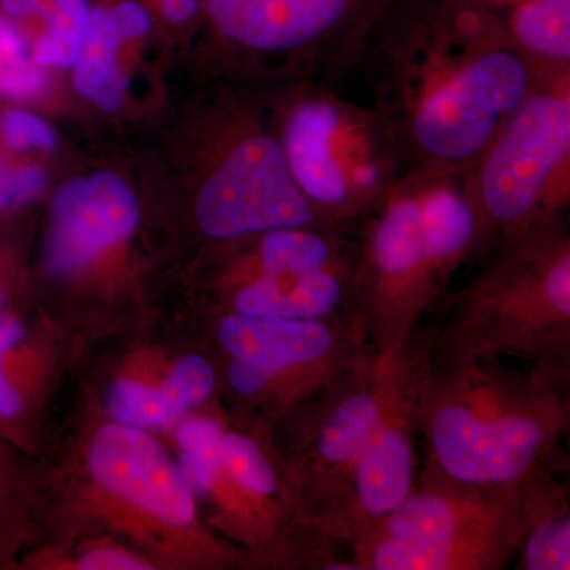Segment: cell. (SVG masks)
<instances>
[{
    "mask_svg": "<svg viewBox=\"0 0 570 570\" xmlns=\"http://www.w3.org/2000/svg\"><path fill=\"white\" fill-rule=\"evenodd\" d=\"M482 2V0H480ZM505 36L540 71L570 69V0H491Z\"/></svg>",
    "mask_w": 570,
    "mask_h": 570,
    "instance_id": "2e32d148",
    "label": "cell"
},
{
    "mask_svg": "<svg viewBox=\"0 0 570 570\" xmlns=\"http://www.w3.org/2000/svg\"><path fill=\"white\" fill-rule=\"evenodd\" d=\"M7 306V292L6 288L0 285V317H2L3 309Z\"/></svg>",
    "mask_w": 570,
    "mask_h": 570,
    "instance_id": "1f68e13d",
    "label": "cell"
},
{
    "mask_svg": "<svg viewBox=\"0 0 570 570\" xmlns=\"http://www.w3.org/2000/svg\"><path fill=\"white\" fill-rule=\"evenodd\" d=\"M482 2H491V0H482Z\"/></svg>",
    "mask_w": 570,
    "mask_h": 570,
    "instance_id": "d6a6232c",
    "label": "cell"
},
{
    "mask_svg": "<svg viewBox=\"0 0 570 570\" xmlns=\"http://www.w3.org/2000/svg\"><path fill=\"white\" fill-rule=\"evenodd\" d=\"M110 9L119 40L141 39V37L151 31V13L138 0H122V2L116 3Z\"/></svg>",
    "mask_w": 570,
    "mask_h": 570,
    "instance_id": "83f0119b",
    "label": "cell"
},
{
    "mask_svg": "<svg viewBox=\"0 0 570 570\" xmlns=\"http://www.w3.org/2000/svg\"><path fill=\"white\" fill-rule=\"evenodd\" d=\"M428 466L464 485L523 489L546 475L569 425L562 365L510 371L499 355L438 344L415 356Z\"/></svg>",
    "mask_w": 570,
    "mask_h": 570,
    "instance_id": "7a4b0ae2",
    "label": "cell"
},
{
    "mask_svg": "<svg viewBox=\"0 0 570 570\" xmlns=\"http://www.w3.org/2000/svg\"><path fill=\"white\" fill-rule=\"evenodd\" d=\"M0 140L10 151H52L58 145L50 124L20 108H10L0 116Z\"/></svg>",
    "mask_w": 570,
    "mask_h": 570,
    "instance_id": "603a6c76",
    "label": "cell"
},
{
    "mask_svg": "<svg viewBox=\"0 0 570 570\" xmlns=\"http://www.w3.org/2000/svg\"><path fill=\"white\" fill-rule=\"evenodd\" d=\"M137 195L122 176L99 171L63 184L52 202L45 265L70 276L129 238L140 223Z\"/></svg>",
    "mask_w": 570,
    "mask_h": 570,
    "instance_id": "4fadbf2b",
    "label": "cell"
},
{
    "mask_svg": "<svg viewBox=\"0 0 570 570\" xmlns=\"http://www.w3.org/2000/svg\"><path fill=\"white\" fill-rule=\"evenodd\" d=\"M107 407L118 422L135 428H165L189 411L168 382L160 389L135 381L116 382L108 392Z\"/></svg>",
    "mask_w": 570,
    "mask_h": 570,
    "instance_id": "ffe728a7",
    "label": "cell"
},
{
    "mask_svg": "<svg viewBox=\"0 0 570 570\" xmlns=\"http://www.w3.org/2000/svg\"><path fill=\"white\" fill-rule=\"evenodd\" d=\"M366 336L356 314L291 321L235 313L217 326V340L232 358L268 367L275 379L288 371L354 365L366 356Z\"/></svg>",
    "mask_w": 570,
    "mask_h": 570,
    "instance_id": "5bb4252c",
    "label": "cell"
},
{
    "mask_svg": "<svg viewBox=\"0 0 570 570\" xmlns=\"http://www.w3.org/2000/svg\"><path fill=\"white\" fill-rule=\"evenodd\" d=\"M483 230L501 242L564 214L570 202V69L546 71L463 174Z\"/></svg>",
    "mask_w": 570,
    "mask_h": 570,
    "instance_id": "52a82bcc",
    "label": "cell"
},
{
    "mask_svg": "<svg viewBox=\"0 0 570 570\" xmlns=\"http://www.w3.org/2000/svg\"><path fill=\"white\" fill-rule=\"evenodd\" d=\"M223 472L239 489L249 491L254 497L269 498L279 490L275 468L253 439L245 434H224Z\"/></svg>",
    "mask_w": 570,
    "mask_h": 570,
    "instance_id": "44dd1931",
    "label": "cell"
},
{
    "mask_svg": "<svg viewBox=\"0 0 570 570\" xmlns=\"http://www.w3.org/2000/svg\"><path fill=\"white\" fill-rule=\"evenodd\" d=\"M224 430L212 419H193L178 431L184 450L181 468L200 478L217 482L223 474Z\"/></svg>",
    "mask_w": 570,
    "mask_h": 570,
    "instance_id": "7402d4cb",
    "label": "cell"
},
{
    "mask_svg": "<svg viewBox=\"0 0 570 570\" xmlns=\"http://www.w3.org/2000/svg\"><path fill=\"white\" fill-rule=\"evenodd\" d=\"M395 0H202L220 43L268 62L285 81L335 86L358 70L366 41Z\"/></svg>",
    "mask_w": 570,
    "mask_h": 570,
    "instance_id": "ba28073f",
    "label": "cell"
},
{
    "mask_svg": "<svg viewBox=\"0 0 570 570\" xmlns=\"http://www.w3.org/2000/svg\"><path fill=\"white\" fill-rule=\"evenodd\" d=\"M41 0H0V14L13 21L32 20L39 14Z\"/></svg>",
    "mask_w": 570,
    "mask_h": 570,
    "instance_id": "4dcf8cb0",
    "label": "cell"
},
{
    "mask_svg": "<svg viewBox=\"0 0 570 570\" xmlns=\"http://www.w3.org/2000/svg\"><path fill=\"white\" fill-rule=\"evenodd\" d=\"M275 124L292 179L317 220L354 232L407 174L387 121L373 105L322 81H285Z\"/></svg>",
    "mask_w": 570,
    "mask_h": 570,
    "instance_id": "277c9868",
    "label": "cell"
},
{
    "mask_svg": "<svg viewBox=\"0 0 570 570\" xmlns=\"http://www.w3.org/2000/svg\"><path fill=\"white\" fill-rule=\"evenodd\" d=\"M257 118L253 108H238L195 197V220L216 242L324 225L292 179L276 124Z\"/></svg>",
    "mask_w": 570,
    "mask_h": 570,
    "instance_id": "9c48e42d",
    "label": "cell"
},
{
    "mask_svg": "<svg viewBox=\"0 0 570 570\" xmlns=\"http://www.w3.org/2000/svg\"><path fill=\"white\" fill-rule=\"evenodd\" d=\"M404 348L367 355L321 396L311 436V520L322 538H336L360 453L387 407Z\"/></svg>",
    "mask_w": 570,
    "mask_h": 570,
    "instance_id": "8fae6325",
    "label": "cell"
},
{
    "mask_svg": "<svg viewBox=\"0 0 570 570\" xmlns=\"http://www.w3.org/2000/svg\"><path fill=\"white\" fill-rule=\"evenodd\" d=\"M355 253L321 228H277L261 234L255 253L257 273L236 291V313L291 321L356 314Z\"/></svg>",
    "mask_w": 570,
    "mask_h": 570,
    "instance_id": "30bf717a",
    "label": "cell"
},
{
    "mask_svg": "<svg viewBox=\"0 0 570 570\" xmlns=\"http://www.w3.org/2000/svg\"><path fill=\"white\" fill-rule=\"evenodd\" d=\"M156 6L171 24H189L204 17L202 0H156Z\"/></svg>",
    "mask_w": 570,
    "mask_h": 570,
    "instance_id": "f546056e",
    "label": "cell"
},
{
    "mask_svg": "<svg viewBox=\"0 0 570 570\" xmlns=\"http://www.w3.org/2000/svg\"><path fill=\"white\" fill-rule=\"evenodd\" d=\"M167 382L179 400L190 409L212 396L216 377L208 360L204 356L189 355L176 363Z\"/></svg>",
    "mask_w": 570,
    "mask_h": 570,
    "instance_id": "484cf974",
    "label": "cell"
},
{
    "mask_svg": "<svg viewBox=\"0 0 570 570\" xmlns=\"http://www.w3.org/2000/svg\"><path fill=\"white\" fill-rule=\"evenodd\" d=\"M94 479L165 523L189 527L195 520L193 491L159 442L135 426H104L89 450Z\"/></svg>",
    "mask_w": 570,
    "mask_h": 570,
    "instance_id": "9a60e30c",
    "label": "cell"
},
{
    "mask_svg": "<svg viewBox=\"0 0 570 570\" xmlns=\"http://www.w3.org/2000/svg\"><path fill=\"white\" fill-rule=\"evenodd\" d=\"M24 337V326L17 317H0V358L14 344L20 343ZM24 407V400L20 393L10 387L9 382L3 377L2 366H0V419L11 420L18 417Z\"/></svg>",
    "mask_w": 570,
    "mask_h": 570,
    "instance_id": "4316f807",
    "label": "cell"
},
{
    "mask_svg": "<svg viewBox=\"0 0 570 570\" xmlns=\"http://www.w3.org/2000/svg\"><path fill=\"white\" fill-rule=\"evenodd\" d=\"M523 489L464 485L426 466L411 497L355 540V569L504 568L524 531Z\"/></svg>",
    "mask_w": 570,
    "mask_h": 570,
    "instance_id": "8992f818",
    "label": "cell"
},
{
    "mask_svg": "<svg viewBox=\"0 0 570 570\" xmlns=\"http://www.w3.org/2000/svg\"><path fill=\"white\" fill-rule=\"evenodd\" d=\"M47 78L31 50L0 51V96L28 100L43 92Z\"/></svg>",
    "mask_w": 570,
    "mask_h": 570,
    "instance_id": "cb8c5ba5",
    "label": "cell"
},
{
    "mask_svg": "<svg viewBox=\"0 0 570 570\" xmlns=\"http://www.w3.org/2000/svg\"><path fill=\"white\" fill-rule=\"evenodd\" d=\"M417 426V366L404 348L387 407L356 461L335 540L355 542L411 497Z\"/></svg>",
    "mask_w": 570,
    "mask_h": 570,
    "instance_id": "7c38bea8",
    "label": "cell"
},
{
    "mask_svg": "<svg viewBox=\"0 0 570 570\" xmlns=\"http://www.w3.org/2000/svg\"><path fill=\"white\" fill-rule=\"evenodd\" d=\"M47 184L48 176L39 165H14L0 157V214L32 204Z\"/></svg>",
    "mask_w": 570,
    "mask_h": 570,
    "instance_id": "d4e9b609",
    "label": "cell"
},
{
    "mask_svg": "<svg viewBox=\"0 0 570 570\" xmlns=\"http://www.w3.org/2000/svg\"><path fill=\"white\" fill-rule=\"evenodd\" d=\"M358 69L407 174L422 176L466 174L546 73L480 0H395Z\"/></svg>",
    "mask_w": 570,
    "mask_h": 570,
    "instance_id": "6da1fadb",
    "label": "cell"
},
{
    "mask_svg": "<svg viewBox=\"0 0 570 570\" xmlns=\"http://www.w3.org/2000/svg\"><path fill=\"white\" fill-rule=\"evenodd\" d=\"M569 335L570 236L560 214L501 242L493 264L461 294L441 344L564 363Z\"/></svg>",
    "mask_w": 570,
    "mask_h": 570,
    "instance_id": "5b68a950",
    "label": "cell"
},
{
    "mask_svg": "<svg viewBox=\"0 0 570 570\" xmlns=\"http://www.w3.org/2000/svg\"><path fill=\"white\" fill-rule=\"evenodd\" d=\"M78 568L82 570H141L149 569V566L132 554L122 553V551L96 550L85 554L78 561Z\"/></svg>",
    "mask_w": 570,
    "mask_h": 570,
    "instance_id": "f1b7e54d",
    "label": "cell"
},
{
    "mask_svg": "<svg viewBox=\"0 0 570 570\" xmlns=\"http://www.w3.org/2000/svg\"><path fill=\"white\" fill-rule=\"evenodd\" d=\"M91 14V0H41L37 18L43 22V32L32 47L37 66L41 69L73 67L88 33Z\"/></svg>",
    "mask_w": 570,
    "mask_h": 570,
    "instance_id": "d6986e66",
    "label": "cell"
},
{
    "mask_svg": "<svg viewBox=\"0 0 570 570\" xmlns=\"http://www.w3.org/2000/svg\"><path fill=\"white\" fill-rule=\"evenodd\" d=\"M524 531L520 569H570V515L568 502L546 475L524 487Z\"/></svg>",
    "mask_w": 570,
    "mask_h": 570,
    "instance_id": "e0dca14e",
    "label": "cell"
},
{
    "mask_svg": "<svg viewBox=\"0 0 570 570\" xmlns=\"http://www.w3.org/2000/svg\"><path fill=\"white\" fill-rule=\"evenodd\" d=\"M354 235L355 313L376 354L407 346L415 321L490 239L463 175H404Z\"/></svg>",
    "mask_w": 570,
    "mask_h": 570,
    "instance_id": "3957f363",
    "label": "cell"
},
{
    "mask_svg": "<svg viewBox=\"0 0 570 570\" xmlns=\"http://www.w3.org/2000/svg\"><path fill=\"white\" fill-rule=\"evenodd\" d=\"M118 32L110 7H92L91 22L75 62V88L105 111L121 107L127 78L118 63Z\"/></svg>",
    "mask_w": 570,
    "mask_h": 570,
    "instance_id": "ac0fdd59",
    "label": "cell"
}]
</instances>
